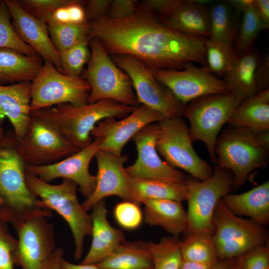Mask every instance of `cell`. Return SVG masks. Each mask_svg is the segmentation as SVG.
I'll use <instances>...</instances> for the list:
<instances>
[{"mask_svg":"<svg viewBox=\"0 0 269 269\" xmlns=\"http://www.w3.org/2000/svg\"><path fill=\"white\" fill-rule=\"evenodd\" d=\"M31 82L0 85V124L11 123L16 141L23 136L31 119Z\"/></svg>","mask_w":269,"mask_h":269,"instance_id":"23","label":"cell"},{"mask_svg":"<svg viewBox=\"0 0 269 269\" xmlns=\"http://www.w3.org/2000/svg\"><path fill=\"white\" fill-rule=\"evenodd\" d=\"M256 82L258 92L269 89V55L261 56L256 72Z\"/></svg>","mask_w":269,"mask_h":269,"instance_id":"45","label":"cell"},{"mask_svg":"<svg viewBox=\"0 0 269 269\" xmlns=\"http://www.w3.org/2000/svg\"><path fill=\"white\" fill-rule=\"evenodd\" d=\"M90 37L62 51L60 54L62 73L64 74L79 77L91 56L89 51Z\"/></svg>","mask_w":269,"mask_h":269,"instance_id":"37","label":"cell"},{"mask_svg":"<svg viewBox=\"0 0 269 269\" xmlns=\"http://www.w3.org/2000/svg\"><path fill=\"white\" fill-rule=\"evenodd\" d=\"M183 261L213 264L219 258L213 239V231L200 230L188 233L180 242Z\"/></svg>","mask_w":269,"mask_h":269,"instance_id":"32","label":"cell"},{"mask_svg":"<svg viewBox=\"0 0 269 269\" xmlns=\"http://www.w3.org/2000/svg\"><path fill=\"white\" fill-rule=\"evenodd\" d=\"M242 100L231 91L199 97L184 107L182 116L189 122L192 141L200 140L204 143L214 164L217 163L215 149L219 133Z\"/></svg>","mask_w":269,"mask_h":269,"instance_id":"5","label":"cell"},{"mask_svg":"<svg viewBox=\"0 0 269 269\" xmlns=\"http://www.w3.org/2000/svg\"><path fill=\"white\" fill-rule=\"evenodd\" d=\"M11 19L10 14L4 0H0V48L14 49L27 56L37 55L36 52L18 36Z\"/></svg>","mask_w":269,"mask_h":269,"instance_id":"38","label":"cell"},{"mask_svg":"<svg viewBox=\"0 0 269 269\" xmlns=\"http://www.w3.org/2000/svg\"><path fill=\"white\" fill-rule=\"evenodd\" d=\"M258 51L254 48L241 56H237L224 81L231 90L242 100L250 98L258 91L256 82V72L261 57Z\"/></svg>","mask_w":269,"mask_h":269,"instance_id":"29","label":"cell"},{"mask_svg":"<svg viewBox=\"0 0 269 269\" xmlns=\"http://www.w3.org/2000/svg\"><path fill=\"white\" fill-rule=\"evenodd\" d=\"M228 1L231 6L240 13L252 6L253 3V0H229Z\"/></svg>","mask_w":269,"mask_h":269,"instance_id":"49","label":"cell"},{"mask_svg":"<svg viewBox=\"0 0 269 269\" xmlns=\"http://www.w3.org/2000/svg\"><path fill=\"white\" fill-rule=\"evenodd\" d=\"M95 157L98 168L96 184L92 195L82 203L84 210L89 211L95 204L110 196H117L125 201H131L128 174L124 167L127 157L100 149Z\"/></svg>","mask_w":269,"mask_h":269,"instance_id":"20","label":"cell"},{"mask_svg":"<svg viewBox=\"0 0 269 269\" xmlns=\"http://www.w3.org/2000/svg\"><path fill=\"white\" fill-rule=\"evenodd\" d=\"M131 201L140 204L147 200H186V185L133 177L128 174Z\"/></svg>","mask_w":269,"mask_h":269,"instance_id":"28","label":"cell"},{"mask_svg":"<svg viewBox=\"0 0 269 269\" xmlns=\"http://www.w3.org/2000/svg\"><path fill=\"white\" fill-rule=\"evenodd\" d=\"M229 269H241L236 259H232Z\"/></svg>","mask_w":269,"mask_h":269,"instance_id":"53","label":"cell"},{"mask_svg":"<svg viewBox=\"0 0 269 269\" xmlns=\"http://www.w3.org/2000/svg\"><path fill=\"white\" fill-rule=\"evenodd\" d=\"M115 63L129 76L138 103L155 110L166 118L182 117L184 105L154 77L152 70L130 55H113Z\"/></svg>","mask_w":269,"mask_h":269,"instance_id":"13","label":"cell"},{"mask_svg":"<svg viewBox=\"0 0 269 269\" xmlns=\"http://www.w3.org/2000/svg\"><path fill=\"white\" fill-rule=\"evenodd\" d=\"M157 127L156 123L148 125L132 138L137 150V158L125 167L130 176L171 183H185L184 173L172 167L159 157L156 148Z\"/></svg>","mask_w":269,"mask_h":269,"instance_id":"17","label":"cell"},{"mask_svg":"<svg viewBox=\"0 0 269 269\" xmlns=\"http://www.w3.org/2000/svg\"><path fill=\"white\" fill-rule=\"evenodd\" d=\"M209 0H147L145 6L166 27L194 37L210 38Z\"/></svg>","mask_w":269,"mask_h":269,"instance_id":"15","label":"cell"},{"mask_svg":"<svg viewBox=\"0 0 269 269\" xmlns=\"http://www.w3.org/2000/svg\"><path fill=\"white\" fill-rule=\"evenodd\" d=\"M17 240L9 232L7 223L0 219V269H15Z\"/></svg>","mask_w":269,"mask_h":269,"instance_id":"40","label":"cell"},{"mask_svg":"<svg viewBox=\"0 0 269 269\" xmlns=\"http://www.w3.org/2000/svg\"><path fill=\"white\" fill-rule=\"evenodd\" d=\"M26 171L14 134H6L0 144V219L13 227L32 218L52 216L51 210L28 189Z\"/></svg>","mask_w":269,"mask_h":269,"instance_id":"2","label":"cell"},{"mask_svg":"<svg viewBox=\"0 0 269 269\" xmlns=\"http://www.w3.org/2000/svg\"><path fill=\"white\" fill-rule=\"evenodd\" d=\"M145 222L158 226L177 236L188 232L186 212L181 202L170 199H152L144 201Z\"/></svg>","mask_w":269,"mask_h":269,"instance_id":"25","label":"cell"},{"mask_svg":"<svg viewBox=\"0 0 269 269\" xmlns=\"http://www.w3.org/2000/svg\"><path fill=\"white\" fill-rule=\"evenodd\" d=\"M47 219L34 217L13 227L18 237L14 263L21 269H42L56 249L54 227Z\"/></svg>","mask_w":269,"mask_h":269,"instance_id":"16","label":"cell"},{"mask_svg":"<svg viewBox=\"0 0 269 269\" xmlns=\"http://www.w3.org/2000/svg\"><path fill=\"white\" fill-rule=\"evenodd\" d=\"M16 148L26 166L54 163L80 150L51 122L32 113L23 136L16 140Z\"/></svg>","mask_w":269,"mask_h":269,"instance_id":"10","label":"cell"},{"mask_svg":"<svg viewBox=\"0 0 269 269\" xmlns=\"http://www.w3.org/2000/svg\"><path fill=\"white\" fill-rule=\"evenodd\" d=\"M134 107L102 100L81 106L61 104L31 113L51 122L67 141L81 150L92 142L91 133L99 122L108 118H125Z\"/></svg>","mask_w":269,"mask_h":269,"instance_id":"3","label":"cell"},{"mask_svg":"<svg viewBox=\"0 0 269 269\" xmlns=\"http://www.w3.org/2000/svg\"><path fill=\"white\" fill-rule=\"evenodd\" d=\"M253 6L264 29L269 27V0H253Z\"/></svg>","mask_w":269,"mask_h":269,"instance_id":"46","label":"cell"},{"mask_svg":"<svg viewBox=\"0 0 269 269\" xmlns=\"http://www.w3.org/2000/svg\"><path fill=\"white\" fill-rule=\"evenodd\" d=\"M92 243L82 264H96L110 255L125 241L121 230L113 227L107 219V209L102 200L91 208Z\"/></svg>","mask_w":269,"mask_h":269,"instance_id":"22","label":"cell"},{"mask_svg":"<svg viewBox=\"0 0 269 269\" xmlns=\"http://www.w3.org/2000/svg\"><path fill=\"white\" fill-rule=\"evenodd\" d=\"M6 134L0 124V144L3 142L5 138Z\"/></svg>","mask_w":269,"mask_h":269,"instance_id":"54","label":"cell"},{"mask_svg":"<svg viewBox=\"0 0 269 269\" xmlns=\"http://www.w3.org/2000/svg\"><path fill=\"white\" fill-rule=\"evenodd\" d=\"M215 151L219 167L233 173L234 189L243 185L254 170L264 168L267 162L268 151L260 145L254 133L244 128L226 130L218 138Z\"/></svg>","mask_w":269,"mask_h":269,"instance_id":"8","label":"cell"},{"mask_svg":"<svg viewBox=\"0 0 269 269\" xmlns=\"http://www.w3.org/2000/svg\"><path fill=\"white\" fill-rule=\"evenodd\" d=\"M25 181L31 192L67 222L74 240V259L79 260L83 253L84 239L91 235L92 224L90 214L78 200L77 185L67 179H63L59 184H52L27 171Z\"/></svg>","mask_w":269,"mask_h":269,"instance_id":"4","label":"cell"},{"mask_svg":"<svg viewBox=\"0 0 269 269\" xmlns=\"http://www.w3.org/2000/svg\"><path fill=\"white\" fill-rule=\"evenodd\" d=\"M166 118L159 112L144 105L136 106L131 113L118 121L108 118L99 122L92 130V138L100 137V149L121 155L126 144L146 126Z\"/></svg>","mask_w":269,"mask_h":269,"instance_id":"19","label":"cell"},{"mask_svg":"<svg viewBox=\"0 0 269 269\" xmlns=\"http://www.w3.org/2000/svg\"><path fill=\"white\" fill-rule=\"evenodd\" d=\"M255 134L260 145L268 151L269 149V130L262 131Z\"/></svg>","mask_w":269,"mask_h":269,"instance_id":"51","label":"cell"},{"mask_svg":"<svg viewBox=\"0 0 269 269\" xmlns=\"http://www.w3.org/2000/svg\"><path fill=\"white\" fill-rule=\"evenodd\" d=\"M111 2L110 0H89L85 9L86 19L92 21L107 15Z\"/></svg>","mask_w":269,"mask_h":269,"instance_id":"44","label":"cell"},{"mask_svg":"<svg viewBox=\"0 0 269 269\" xmlns=\"http://www.w3.org/2000/svg\"><path fill=\"white\" fill-rule=\"evenodd\" d=\"M228 0L209 6L210 39L234 45L239 26L238 14Z\"/></svg>","mask_w":269,"mask_h":269,"instance_id":"31","label":"cell"},{"mask_svg":"<svg viewBox=\"0 0 269 269\" xmlns=\"http://www.w3.org/2000/svg\"><path fill=\"white\" fill-rule=\"evenodd\" d=\"M213 225L219 259H236L252 249L268 243V231L263 226L233 213L221 199L216 207Z\"/></svg>","mask_w":269,"mask_h":269,"instance_id":"9","label":"cell"},{"mask_svg":"<svg viewBox=\"0 0 269 269\" xmlns=\"http://www.w3.org/2000/svg\"><path fill=\"white\" fill-rule=\"evenodd\" d=\"M212 265L183 260L179 269H212Z\"/></svg>","mask_w":269,"mask_h":269,"instance_id":"50","label":"cell"},{"mask_svg":"<svg viewBox=\"0 0 269 269\" xmlns=\"http://www.w3.org/2000/svg\"><path fill=\"white\" fill-rule=\"evenodd\" d=\"M156 124V148L167 163L186 171L199 181L212 176V166L195 151L189 128L182 116L165 118Z\"/></svg>","mask_w":269,"mask_h":269,"instance_id":"7","label":"cell"},{"mask_svg":"<svg viewBox=\"0 0 269 269\" xmlns=\"http://www.w3.org/2000/svg\"><path fill=\"white\" fill-rule=\"evenodd\" d=\"M221 200L233 213L250 217L263 226L269 223V181L242 193H228Z\"/></svg>","mask_w":269,"mask_h":269,"instance_id":"24","label":"cell"},{"mask_svg":"<svg viewBox=\"0 0 269 269\" xmlns=\"http://www.w3.org/2000/svg\"><path fill=\"white\" fill-rule=\"evenodd\" d=\"M155 79L184 106L199 97L229 92L228 84L211 73L206 66L189 62L180 70H152Z\"/></svg>","mask_w":269,"mask_h":269,"instance_id":"14","label":"cell"},{"mask_svg":"<svg viewBox=\"0 0 269 269\" xmlns=\"http://www.w3.org/2000/svg\"><path fill=\"white\" fill-rule=\"evenodd\" d=\"M136 3L134 0H112L107 16L113 19L128 17L135 12Z\"/></svg>","mask_w":269,"mask_h":269,"instance_id":"43","label":"cell"},{"mask_svg":"<svg viewBox=\"0 0 269 269\" xmlns=\"http://www.w3.org/2000/svg\"><path fill=\"white\" fill-rule=\"evenodd\" d=\"M20 39L43 60L52 63L62 73L59 52L50 39L46 23L27 12L16 0H4Z\"/></svg>","mask_w":269,"mask_h":269,"instance_id":"21","label":"cell"},{"mask_svg":"<svg viewBox=\"0 0 269 269\" xmlns=\"http://www.w3.org/2000/svg\"><path fill=\"white\" fill-rule=\"evenodd\" d=\"M233 184V176L227 169L219 166L205 181L187 179V233L200 230L214 232L213 218L216 207L229 193Z\"/></svg>","mask_w":269,"mask_h":269,"instance_id":"12","label":"cell"},{"mask_svg":"<svg viewBox=\"0 0 269 269\" xmlns=\"http://www.w3.org/2000/svg\"><path fill=\"white\" fill-rule=\"evenodd\" d=\"M242 13V19L234 45L237 56L243 55L251 51L260 32L264 30L253 5Z\"/></svg>","mask_w":269,"mask_h":269,"instance_id":"36","label":"cell"},{"mask_svg":"<svg viewBox=\"0 0 269 269\" xmlns=\"http://www.w3.org/2000/svg\"><path fill=\"white\" fill-rule=\"evenodd\" d=\"M90 93L84 78L64 74L45 61L31 82V112L65 103L81 106L88 103Z\"/></svg>","mask_w":269,"mask_h":269,"instance_id":"11","label":"cell"},{"mask_svg":"<svg viewBox=\"0 0 269 269\" xmlns=\"http://www.w3.org/2000/svg\"><path fill=\"white\" fill-rule=\"evenodd\" d=\"M100 269H152L147 242L122 243L110 255L95 264Z\"/></svg>","mask_w":269,"mask_h":269,"instance_id":"30","label":"cell"},{"mask_svg":"<svg viewBox=\"0 0 269 269\" xmlns=\"http://www.w3.org/2000/svg\"><path fill=\"white\" fill-rule=\"evenodd\" d=\"M236 260L241 269H269V242L252 249Z\"/></svg>","mask_w":269,"mask_h":269,"instance_id":"42","label":"cell"},{"mask_svg":"<svg viewBox=\"0 0 269 269\" xmlns=\"http://www.w3.org/2000/svg\"><path fill=\"white\" fill-rule=\"evenodd\" d=\"M43 64L38 55L27 56L14 49L0 48V85L31 82Z\"/></svg>","mask_w":269,"mask_h":269,"instance_id":"26","label":"cell"},{"mask_svg":"<svg viewBox=\"0 0 269 269\" xmlns=\"http://www.w3.org/2000/svg\"><path fill=\"white\" fill-rule=\"evenodd\" d=\"M46 24L52 42L59 53L90 37L87 21L82 24H73L50 21Z\"/></svg>","mask_w":269,"mask_h":269,"instance_id":"34","label":"cell"},{"mask_svg":"<svg viewBox=\"0 0 269 269\" xmlns=\"http://www.w3.org/2000/svg\"><path fill=\"white\" fill-rule=\"evenodd\" d=\"M114 214L118 224L127 230L137 228L143 220L142 213L138 204L130 201L118 203L115 206Z\"/></svg>","mask_w":269,"mask_h":269,"instance_id":"39","label":"cell"},{"mask_svg":"<svg viewBox=\"0 0 269 269\" xmlns=\"http://www.w3.org/2000/svg\"><path fill=\"white\" fill-rule=\"evenodd\" d=\"M228 123L232 127L246 129L254 134L269 130V89L243 100Z\"/></svg>","mask_w":269,"mask_h":269,"instance_id":"27","label":"cell"},{"mask_svg":"<svg viewBox=\"0 0 269 269\" xmlns=\"http://www.w3.org/2000/svg\"><path fill=\"white\" fill-rule=\"evenodd\" d=\"M61 269H100L95 264H75L68 262L64 258L60 261Z\"/></svg>","mask_w":269,"mask_h":269,"instance_id":"48","label":"cell"},{"mask_svg":"<svg viewBox=\"0 0 269 269\" xmlns=\"http://www.w3.org/2000/svg\"><path fill=\"white\" fill-rule=\"evenodd\" d=\"M72 0H19L21 7L35 18L45 22L56 9L68 4Z\"/></svg>","mask_w":269,"mask_h":269,"instance_id":"41","label":"cell"},{"mask_svg":"<svg viewBox=\"0 0 269 269\" xmlns=\"http://www.w3.org/2000/svg\"><path fill=\"white\" fill-rule=\"evenodd\" d=\"M64 253V250L62 247L56 248L45 262L42 269H61L60 261L63 258Z\"/></svg>","mask_w":269,"mask_h":269,"instance_id":"47","label":"cell"},{"mask_svg":"<svg viewBox=\"0 0 269 269\" xmlns=\"http://www.w3.org/2000/svg\"><path fill=\"white\" fill-rule=\"evenodd\" d=\"M205 49L207 68L219 78L225 77L237 57L234 45L207 38Z\"/></svg>","mask_w":269,"mask_h":269,"instance_id":"35","label":"cell"},{"mask_svg":"<svg viewBox=\"0 0 269 269\" xmlns=\"http://www.w3.org/2000/svg\"><path fill=\"white\" fill-rule=\"evenodd\" d=\"M102 139L95 138L87 147L56 163L43 166H26V170L46 182L57 178L69 179L80 187L85 198L93 193L96 184V176L89 172V165L100 149Z\"/></svg>","mask_w":269,"mask_h":269,"instance_id":"18","label":"cell"},{"mask_svg":"<svg viewBox=\"0 0 269 269\" xmlns=\"http://www.w3.org/2000/svg\"><path fill=\"white\" fill-rule=\"evenodd\" d=\"M180 242L175 237H164L159 242H147L152 269H179L183 261Z\"/></svg>","mask_w":269,"mask_h":269,"instance_id":"33","label":"cell"},{"mask_svg":"<svg viewBox=\"0 0 269 269\" xmlns=\"http://www.w3.org/2000/svg\"><path fill=\"white\" fill-rule=\"evenodd\" d=\"M88 31L108 54L132 56L152 70H180L189 62L206 66L207 38L171 29L150 14L135 12L120 19L106 15L88 22Z\"/></svg>","mask_w":269,"mask_h":269,"instance_id":"1","label":"cell"},{"mask_svg":"<svg viewBox=\"0 0 269 269\" xmlns=\"http://www.w3.org/2000/svg\"><path fill=\"white\" fill-rule=\"evenodd\" d=\"M232 260L218 259L213 264L212 269H229Z\"/></svg>","mask_w":269,"mask_h":269,"instance_id":"52","label":"cell"},{"mask_svg":"<svg viewBox=\"0 0 269 269\" xmlns=\"http://www.w3.org/2000/svg\"><path fill=\"white\" fill-rule=\"evenodd\" d=\"M91 56L85 79L90 86L88 103L111 100L133 107L138 102L129 76L109 56L100 41L91 38Z\"/></svg>","mask_w":269,"mask_h":269,"instance_id":"6","label":"cell"}]
</instances>
